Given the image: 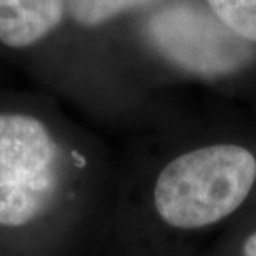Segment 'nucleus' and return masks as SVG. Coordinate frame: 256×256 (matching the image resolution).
<instances>
[{
	"label": "nucleus",
	"instance_id": "6",
	"mask_svg": "<svg viewBox=\"0 0 256 256\" xmlns=\"http://www.w3.org/2000/svg\"><path fill=\"white\" fill-rule=\"evenodd\" d=\"M210 10L234 35L256 42V0H206Z\"/></svg>",
	"mask_w": 256,
	"mask_h": 256
},
{
	"label": "nucleus",
	"instance_id": "5",
	"mask_svg": "<svg viewBox=\"0 0 256 256\" xmlns=\"http://www.w3.org/2000/svg\"><path fill=\"white\" fill-rule=\"evenodd\" d=\"M65 12L76 25L96 28L115 17L145 7L153 0H64Z\"/></svg>",
	"mask_w": 256,
	"mask_h": 256
},
{
	"label": "nucleus",
	"instance_id": "4",
	"mask_svg": "<svg viewBox=\"0 0 256 256\" xmlns=\"http://www.w3.org/2000/svg\"><path fill=\"white\" fill-rule=\"evenodd\" d=\"M65 14L64 0H0V44L32 47L58 28Z\"/></svg>",
	"mask_w": 256,
	"mask_h": 256
},
{
	"label": "nucleus",
	"instance_id": "3",
	"mask_svg": "<svg viewBox=\"0 0 256 256\" xmlns=\"http://www.w3.org/2000/svg\"><path fill=\"white\" fill-rule=\"evenodd\" d=\"M153 44L172 62L200 75H223L253 57L250 42L234 35L212 10L173 4L160 10L148 27Z\"/></svg>",
	"mask_w": 256,
	"mask_h": 256
},
{
	"label": "nucleus",
	"instance_id": "2",
	"mask_svg": "<svg viewBox=\"0 0 256 256\" xmlns=\"http://www.w3.org/2000/svg\"><path fill=\"white\" fill-rule=\"evenodd\" d=\"M64 182V156L42 120L0 114V226L22 228L54 206Z\"/></svg>",
	"mask_w": 256,
	"mask_h": 256
},
{
	"label": "nucleus",
	"instance_id": "1",
	"mask_svg": "<svg viewBox=\"0 0 256 256\" xmlns=\"http://www.w3.org/2000/svg\"><path fill=\"white\" fill-rule=\"evenodd\" d=\"M256 158L238 145H212L176 156L160 172L153 192L168 226L198 230L226 218L252 192Z\"/></svg>",
	"mask_w": 256,
	"mask_h": 256
},
{
	"label": "nucleus",
	"instance_id": "7",
	"mask_svg": "<svg viewBox=\"0 0 256 256\" xmlns=\"http://www.w3.org/2000/svg\"><path fill=\"white\" fill-rule=\"evenodd\" d=\"M243 256H256V232L250 234L243 244Z\"/></svg>",
	"mask_w": 256,
	"mask_h": 256
}]
</instances>
